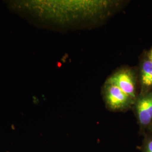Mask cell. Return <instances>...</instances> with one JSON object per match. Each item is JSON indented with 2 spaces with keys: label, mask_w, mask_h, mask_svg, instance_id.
<instances>
[{
  "label": "cell",
  "mask_w": 152,
  "mask_h": 152,
  "mask_svg": "<svg viewBox=\"0 0 152 152\" xmlns=\"http://www.w3.org/2000/svg\"><path fill=\"white\" fill-rule=\"evenodd\" d=\"M107 81L117 86L135 103L139 95L137 71L130 67H123L115 72Z\"/></svg>",
  "instance_id": "1"
},
{
  "label": "cell",
  "mask_w": 152,
  "mask_h": 152,
  "mask_svg": "<svg viewBox=\"0 0 152 152\" xmlns=\"http://www.w3.org/2000/svg\"><path fill=\"white\" fill-rule=\"evenodd\" d=\"M103 96L107 106L113 111H123L130 108L135 102L119 87L112 83L105 82Z\"/></svg>",
  "instance_id": "2"
},
{
  "label": "cell",
  "mask_w": 152,
  "mask_h": 152,
  "mask_svg": "<svg viewBox=\"0 0 152 152\" xmlns=\"http://www.w3.org/2000/svg\"><path fill=\"white\" fill-rule=\"evenodd\" d=\"M134 106L140 130H148L152 124V90L139 94Z\"/></svg>",
  "instance_id": "3"
},
{
  "label": "cell",
  "mask_w": 152,
  "mask_h": 152,
  "mask_svg": "<svg viewBox=\"0 0 152 152\" xmlns=\"http://www.w3.org/2000/svg\"><path fill=\"white\" fill-rule=\"evenodd\" d=\"M139 94L152 90V63L146 52L142 56L137 70Z\"/></svg>",
  "instance_id": "4"
},
{
  "label": "cell",
  "mask_w": 152,
  "mask_h": 152,
  "mask_svg": "<svg viewBox=\"0 0 152 152\" xmlns=\"http://www.w3.org/2000/svg\"><path fill=\"white\" fill-rule=\"evenodd\" d=\"M142 152H152V135L148 133L147 134L141 147Z\"/></svg>",
  "instance_id": "5"
},
{
  "label": "cell",
  "mask_w": 152,
  "mask_h": 152,
  "mask_svg": "<svg viewBox=\"0 0 152 152\" xmlns=\"http://www.w3.org/2000/svg\"><path fill=\"white\" fill-rule=\"evenodd\" d=\"M146 53H147V56H148V59L152 63V48H151L148 52H146Z\"/></svg>",
  "instance_id": "6"
},
{
  "label": "cell",
  "mask_w": 152,
  "mask_h": 152,
  "mask_svg": "<svg viewBox=\"0 0 152 152\" xmlns=\"http://www.w3.org/2000/svg\"><path fill=\"white\" fill-rule=\"evenodd\" d=\"M148 131L149 132V134L152 135V124L151 125L149 126V127L148 129Z\"/></svg>",
  "instance_id": "7"
}]
</instances>
